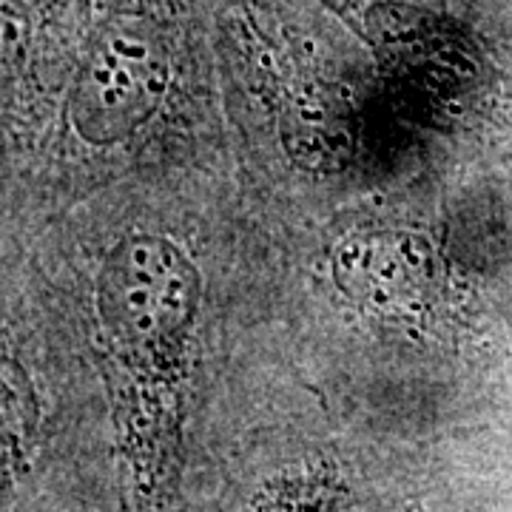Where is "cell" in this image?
Segmentation results:
<instances>
[{"instance_id": "6da1fadb", "label": "cell", "mask_w": 512, "mask_h": 512, "mask_svg": "<svg viewBox=\"0 0 512 512\" xmlns=\"http://www.w3.org/2000/svg\"><path fill=\"white\" fill-rule=\"evenodd\" d=\"M200 308V276L180 242L126 228L103 242L86 276V328L120 421L128 495L163 490L160 382L183 359Z\"/></svg>"}, {"instance_id": "7a4b0ae2", "label": "cell", "mask_w": 512, "mask_h": 512, "mask_svg": "<svg viewBox=\"0 0 512 512\" xmlns=\"http://www.w3.org/2000/svg\"><path fill=\"white\" fill-rule=\"evenodd\" d=\"M171 83V43L143 3L103 0L89 12L63 83V151L100 163L157 117Z\"/></svg>"}, {"instance_id": "277c9868", "label": "cell", "mask_w": 512, "mask_h": 512, "mask_svg": "<svg viewBox=\"0 0 512 512\" xmlns=\"http://www.w3.org/2000/svg\"><path fill=\"white\" fill-rule=\"evenodd\" d=\"M433 276L430 251L416 234L387 231L348 239L336 251L339 285L365 305L384 311H410L419 305Z\"/></svg>"}, {"instance_id": "3957f363", "label": "cell", "mask_w": 512, "mask_h": 512, "mask_svg": "<svg viewBox=\"0 0 512 512\" xmlns=\"http://www.w3.org/2000/svg\"><path fill=\"white\" fill-rule=\"evenodd\" d=\"M0 282V512H12L46 436V390Z\"/></svg>"}]
</instances>
